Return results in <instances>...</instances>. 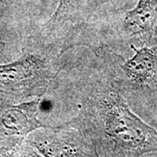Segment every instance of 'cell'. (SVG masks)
Returning <instances> with one entry per match:
<instances>
[{"label":"cell","mask_w":157,"mask_h":157,"mask_svg":"<svg viewBox=\"0 0 157 157\" xmlns=\"http://www.w3.org/2000/svg\"><path fill=\"white\" fill-rule=\"evenodd\" d=\"M111 72L93 74L79 88L73 122L101 157H141L157 153V131L131 110Z\"/></svg>","instance_id":"6da1fadb"},{"label":"cell","mask_w":157,"mask_h":157,"mask_svg":"<svg viewBox=\"0 0 157 157\" xmlns=\"http://www.w3.org/2000/svg\"><path fill=\"white\" fill-rule=\"evenodd\" d=\"M49 44L46 51L25 52L16 60L0 65V92L41 99L55 85L60 68L55 59L58 51Z\"/></svg>","instance_id":"7a4b0ae2"},{"label":"cell","mask_w":157,"mask_h":157,"mask_svg":"<svg viewBox=\"0 0 157 157\" xmlns=\"http://www.w3.org/2000/svg\"><path fill=\"white\" fill-rule=\"evenodd\" d=\"M135 52L129 59L118 61L121 73L113 74L121 93L126 98L139 97L145 101H157V45L137 48L130 45Z\"/></svg>","instance_id":"3957f363"},{"label":"cell","mask_w":157,"mask_h":157,"mask_svg":"<svg viewBox=\"0 0 157 157\" xmlns=\"http://www.w3.org/2000/svg\"><path fill=\"white\" fill-rule=\"evenodd\" d=\"M116 0H59L56 9L47 20L46 40L52 42L62 33H71L83 27L103 7Z\"/></svg>","instance_id":"277c9868"},{"label":"cell","mask_w":157,"mask_h":157,"mask_svg":"<svg viewBox=\"0 0 157 157\" xmlns=\"http://www.w3.org/2000/svg\"><path fill=\"white\" fill-rule=\"evenodd\" d=\"M41 99L0 107V141L13 146L39 128H50L39 119Z\"/></svg>","instance_id":"5b68a950"},{"label":"cell","mask_w":157,"mask_h":157,"mask_svg":"<svg viewBox=\"0 0 157 157\" xmlns=\"http://www.w3.org/2000/svg\"><path fill=\"white\" fill-rule=\"evenodd\" d=\"M120 28V34L130 45H157V0H138L133 9L125 12Z\"/></svg>","instance_id":"8992f818"}]
</instances>
